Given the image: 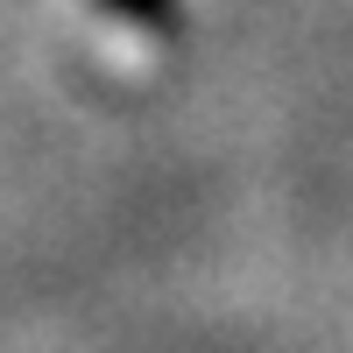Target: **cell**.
I'll list each match as a JSON object with an SVG mask.
<instances>
[{"label": "cell", "mask_w": 353, "mask_h": 353, "mask_svg": "<svg viewBox=\"0 0 353 353\" xmlns=\"http://www.w3.org/2000/svg\"><path fill=\"white\" fill-rule=\"evenodd\" d=\"M128 8H141L134 21H149V28H170L176 21V0H128Z\"/></svg>", "instance_id": "obj_1"}]
</instances>
